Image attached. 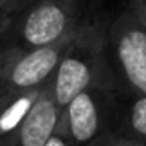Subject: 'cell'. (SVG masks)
Instances as JSON below:
<instances>
[{
    "mask_svg": "<svg viewBox=\"0 0 146 146\" xmlns=\"http://www.w3.org/2000/svg\"><path fill=\"white\" fill-rule=\"evenodd\" d=\"M60 110L88 86L105 84L122 91L108 58L107 24L83 21L64 48L50 78Z\"/></svg>",
    "mask_w": 146,
    "mask_h": 146,
    "instance_id": "obj_1",
    "label": "cell"
},
{
    "mask_svg": "<svg viewBox=\"0 0 146 146\" xmlns=\"http://www.w3.org/2000/svg\"><path fill=\"white\" fill-rule=\"evenodd\" d=\"M70 38L43 48H21L0 43V93L24 91L48 83Z\"/></svg>",
    "mask_w": 146,
    "mask_h": 146,
    "instance_id": "obj_5",
    "label": "cell"
},
{
    "mask_svg": "<svg viewBox=\"0 0 146 146\" xmlns=\"http://www.w3.org/2000/svg\"><path fill=\"white\" fill-rule=\"evenodd\" d=\"M60 112L52 83L48 81L28 117L9 134L0 137V146H45L46 139L57 129Z\"/></svg>",
    "mask_w": 146,
    "mask_h": 146,
    "instance_id": "obj_6",
    "label": "cell"
},
{
    "mask_svg": "<svg viewBox=\"0 0 146 146\" xmlns=\"http://www.w3.org/2000/svg\"><path fill=\"white\" fill-rule=\"evenodd\" d=\"M113 129L134 139L146 141V95L124 93L120 96Z\"/></svg>",
    "mask_w": 146,
    "mask_h": 146,
    "instance_id": "obj_8",
    "label": "cell"
},
{
    "mask_svg": "<svg viewBox=\"0 0 146 146\" xmlns=\"http://www.w3.org/2000/svg\"><path fill=\"white\" fill-rule=\"evenodd\" d=\"M14 12H9V11H4L0 9V41H2L5 38V35L9 33L11 29V24L14 21Z\"/></svg>",
    "mask_w": 146,
    "mask_h": 146,
    "instance_id": "obj_12",
    "label": "cell"
},
{
    "mask_svg": "<svg viewBox=\"0 0 146 146\" xmlns=\"http://www.w3.org/2000/svg\"><path fill=\"white\" fill-rule=\"evenodd\" d=\"M26 2H28V0H0V9L16 14Z\"/></svg>",
    "mask_w": 146,
    "mask_h": 146,
    "instance_id": "obj_13",
    "label": "cell"
},
{
    "mask_svg": "<svg viewBox=\"0 0 146 146\" xmlns=\"http://www.w3.org/2000/svg\"><path fill=\"white\" fill-rule=\"evenodd\" d=\"M124 11L146 31V0H127Z\"/></svg>",
    "mask_w": 146,
    "mask_h": 146,
    "instance_id": "obj_10",
    "label": "cell"
},
{
    "mask_svg": "<svg viewBox=\"0 0 146 146\" xmlns=\"http://www.w3.org/2000/svg\"><path fill=\"white\" fill-rule=\"evenodd\" d=\"M86 146H146V141L134 139L127 134H122L115 129H110V131H105L100 136H96Z\"/></svg>",
    "mask_w": 146,
    "mask_h": 146,
    "instance_id": "obj_9",
    "label": "cell"
},
{
    "mask_svg": "<svg viewBox=\"0 0 146 146\" xmlns=\"http://www.w3.org/2000/svg\"><path fill=\"white\" fill-rule=\"evenodd\" d=\"M83 0H28L0 43L43 48L72 36L83 24Z\"/></svg>",
    "mask_w": 146,
    "mask_h": 146,
    "instance_id": "obj_2",
    "label": "cell"
},
{
    "mask_svg": "<svg viewBox=\"0 0 146 146\" xmlns=\"http://www.w3.org/2000/svg\"><path fill=\"white\" fill-rule=\"evenodd\" d=\"M112 70L127 95H146V31L124 11L107 26Z\"/></svg>",
    "mask_w": 146,
    "mask_h": 146,
    "instance_id": "obj_4",
    "label": "cell"
},
{
    "mask_svg": "<svg viewBox=\"0 0 146 146\" xmlns=\"http://www.w3.org/2000/svg\"><path fill=\"white\" fill-rule=\"evenodd\" d=\"M45 146H74V144H72V141L67 137L65 132H62L60 129H55L52 132V136L46 139Z\"/></svg>",
    "mask_w": 146,
    "mask_h": 146,
    "instance_id": "obj_11",
    "label": "cell"
},
{
    "mask_svg": "<svg viewBox=\"0 0 146 146\" xmlns=\"http://www.w3.org/2000/svg\"><path fill=\"white\" fill-rule=\"evenodd\" d=\"M122 95L124 91L105 84L84 88L62 108L57 129L65 132L74 146H86L102 132L113 129Z\"/></svg>",
    "mask_w": 146,
    "mask_h": 146,
    "instance_id": "obj_3",
    "label": "cell"
},
{
    "mask_svg": "<svg viewBox=\"0 0 146 146\" xmlns=\"http://www.w3.org/2000/svg\"><path fill=\"white\" fill-rule=\"evenodd\" d=\"M46 84V83H45ZM43 86L24 90V91H4L0 93V137L16 129L31 112L36 100L40 98Z\"/></svg>",
    "mask_w": 146,
    "mask_h": 146,
    "instance_id": "obj_7",
    "label": "cell"
}]
</instances>
